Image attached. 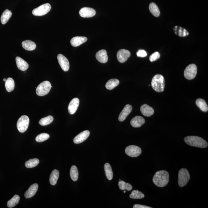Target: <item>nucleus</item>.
<instances>
[{"mask_svg": "<svg viewBox=\"0 0 208 208\" xmlns=\"http://www.w3.org/2000/svg\"><path fill=\"white\" fill-rule=\"evenodd\" d=\"M185 142L190 146L200 148H205L208 146L207 142L204 139L197 136H190L184 138Z\"/></svg>", "mask_w": 208, "mask_h": 208, "instance_id": "2", "label": "nucleus"}, {"mask_svg": "<svg viewBox=\"0 0 208 208\" xmlns=\"http://www.w3.org/2000/svg\"><path fill=\"white\" fill-rule=\"evenodd\" d=\"M119 187L122 191L127 190L128 191H130L132 189L133 187L130 183H126L123 181H119L118 183Z\"/></svg>", "mask_w": 208, "mask_h": 208, "instance_id": "34", "label": "nucleus"}, {"mask_svg": "<svg viewBox=\"0 0 208 208\" xmlns=\"http://www.w3.org/2000/svg\"><path fill=\"white\" fill-rule=\"evenodd\" d=\"M70 175L71 178L73 181H76L78 178V171L76 166H72L70 171Z\"/></svg>", "mask_w": 208, "mask_h": 208, "instance_id": "32", "label": "nucleus"}, {"mask_svg": "<svg viewBox=\"0 0 208 208\" xmlns=\"http://www.w3.org/2000/svg\"><path fill=\"white\" fill-rule=\"evenodd\" d=\"M169 175L165 170H160L156 172L153 178V181L156 186L163 187L168 183Z\"/></svg>", "mask_w": 208, "mask_h": 208, "instance_id": "1", "label": "nucleus"}, {"mask_svg": "<svg viewBox=\"0 0 208 208\" xmlns=\"http://www.w3.org/2000/svg\"><path fill=\"white\" fill-rule=\"evenodd\" d=\"M146 121L141 116H136L131 120L130 124L134 128H139L145 123Z\"/></svg>", "mask_w": 208, "mask_h": 208, "instance_id": "16", "label": "nucleus"}, {"mask_svg": "<svg viewBox=\"0 0 208 208\" xmlns=\"http://www.w3.org/2000/svg\"><path fill=\"white\" fill-rule=\"evenodd\" d=\"M57 58L61 68L64 72H67L69 69V63L68 59L62 54L58 55Z\"/></svg>", "mask_w": 208, "mask_h": 208, "instance_id": "10", "label": "nucleus"}, {"mask_svg": "<svg viewBox=\"0 0 208 208\" xmlns=\"http://www.w3.org/2000/svg\"><path fill=\"white\" fill-rule=\"evenodd\" d=\"M59 172L57 170H54L53 171L50 177L49 182L51 184L55 185L57 183L58 179L59 177Z\"/></svg>", "mask_w": 208, "mask_h": 208, "instance_id": "24", "label": "nucleus"}, {"mask_svg": "<svg viewBox=\"0 0 208 208\" xmlns=\"http://www.w3.org/2000/svg\"><path fill=\"white\" fill-rule=\"evenodd\" d=\"M96 57L97 60L102 63H105L108 60L107 53L104 49L98 51L96 53Z\"/></svg>", "mask_w": 208, "mask_h": 208, "instance_id": "17", "label": "nucleus"}, {"mask_svg": "<svg viewBox=\"0 0 208 208\" xmlns=\"http://www.w3.org/2000/svg\"><path fill=\"white\" fill-rule=\"evenodd\" d=\"M79 13L82 17L89 18L94 16L96 12L95 9L91 8L85 7L80 9Z\"/></svg>", "mask_w": 208, "mask_h": 208, "instance_id": "12", "label": "nucleus"}, {"mask_svg": "<svg viewBox=\"0 0 208 208\" xmlns=\"http://www.w3.org/2000/svg\"><path fill=\"white\" fill-rule=\"evenodd\" d=\"M5 87L8 92L12 91L15 88V83L13 79L11 78H8L5 82Z\"/></svg>", "mask_w": 208, "mask_h": 208, "instance_id": "29", "label": "nucleus"}, {"mask_svg": "<svg viewBox=\"0 0 208 208\" xmlns=\"http://www.w3.org/2000/svg\"><path fill=\"white\" fill-rule=\"evenodd\" d=\"M22 47L27 51H33L36 48V45L34 42L30 40H26L22 42Z\"/></svg>", "mask_w": 208, "mask_h": 208, "instance_id": "22", "label": "nucleus"}, {"mask_svg": "<svg viewBox=\"0 0 208 208\" xmlns=\"http://www.w3.org/2000/svg\"><path fill=\"white\" fill-rule=\"evenodd\" d=\"M90 132L88 130H85L79 134L74 138L73 142L75 144H80L86 140L90 136Z\"/></svg>", "mask_w": 208, "mask_h": 208, "instance_id": "13", "label": "nucleus"}, {"mask_svg": "<svg viewBox=\"0 0 208 208\" xmlns=\"http://www.w3.org/2000/svg\"><path fill=\"white\" fill-rule=\"evenodd\" d=\"M149 9L150 12L156 17L159 16L160 11L154 2H151L149 5Z\"/></svg>", "mask_w": 208, "mask_h": 208, "instance_id": "26", "label": "nucleus"}, {"mask_svg": "<svg viewBox=\"0 0 208 208\" xmlns=\"http://www.w3.org/2000/svg\"><path fill=\"white\" fill-rule=\"evenodd\" d=\"M54 120V118L52 116H48V117L43 118L41 119L39 121L40 125L43 126L47 125L51 123Z\"/></svg>", "mask_w": 208, "mask_h": 208, "instance_id": "36", "label": "nucleus"}, {"mask_svg": "<svg viewBox=\"0 0 208 208\" xmlns=\"http://www.w3.org/2000/svg\"><path fill=\"white\" fill-rule=\"evenodd\" d=\"M12 14V12L8 9H6L4 11L1 16V21L2 24V25H5L7 23L8 21L10 19Z\"/></svg>", "mask_w": 208, "mask_h": 208, "instance_id": "25", "label": "nucleus"}, {"mask_svg": "<svg viewBox=\"0 0 208 208\" xmlns=\"http://www.w3.org/2000/svg\"><path fill=\"white\" fill-rule=\"evenodd\" d=\"M140 111L143 115L147 117L152 116L154 112V109L146 104H143L141 106Z\"/></svg>", "mask_w": 208, "mask_h": 208, "instance_id": "18", "label": "nucleus"}, {"mask_svg": "<svg viewBox=\"0 0 208 208\" xmlns=\"http://www.w3.org/2000/svg\"><path fill=\"white\" fill-rule=\"evenodd\" d=\"M119 83H120V81L118 79H110L106 83V88L108 90H112L116 87L118 86Z\"/></svg>", "mask_w": 208, "mask_h": 208, "instance_id": "27", "label": "nucleus"}, {"mask_svg": "<svg viewBox=\"0 0 208 208\" xmlns=\"http://www.w3.org/2000/svg\"><path fill=\"white\" fill-rule=\"evenodd\" d=\"M51 5L49 3L42 5L33 10L32 13L35 16H42L47 14L51 9Z\"/></svg>", "mask_w": 208, "mask_h": 208, "instance_id": "8", "label": "nucleus"}, {"mask_svg": "<svg viewBox=\"0 0 208 208\" xmlns=\"http://www.w3.org/2000/svg\"><path fill=\"white\" fill-rule=\"evenodd\" d=\"M132 110V106L130 104H127L124 108L122 112L119 115L118 120L119 121L123 122L125 120L131 112Z\"/></svg>", "mask_w": 208, "mask_h": 208, "instance_id": "15", "label": "nucleus"}, {"mask_svg": "<svg viewBox=\"0 0 208 208\" xmlns=\"http://www.w3.org/2000/svg\"><path fill=\"white\" fill-rule=\"evenodd\" d=\"M39 163V160L38 159H31L25 162V166L27 168H32L36 167Z\"/></svg>", "mask_w": 208, "mask_h": 208, "instance_id": "35", "label": "nucleus"}, {"mask_svg": "<svg viewBox=\"0 0 208 208\" xmlns=\"http://www.w3.org/2000/svg\"><path fill=\"white\" fill-rule=\"evenodd\" d=\"M124 193H126V191H124Z\"/></svg>", "mask_w": 208, "mask_h": 208, "instance_id": "42", "label": "nucleus"}, {"mask_svg": "<svg viewBox=\"0 0 208 208\" xmlns=\"http://www.w3.org/2000/svg\"><path fill=\"white\" fill-rule=\"evenodd\" d=\"M6 80H7V79H6V78H5L4 79H3V81H4L6 82Z\"/></svg>", "mask_w": 208, "mask_h": 208, "instance_id": "41", "label": "nucleus"}, {"mask_svg": "<svg viewBox=\"0 0 208 208\" xmlns=\"http://www.w3.org/2000/svg\"><path fill=\"white\" fill-rule=\"evenodd\" d=\"M159 58H160L159 53L158 52H155L150 56L149 59L151 62H153V61L157 60V59Z\"/></svg>", "mask_w": 208, "mask_h": 208, "instance_id": "38", "label": "nucleus"}, {"mask_svg": "<svg viewBox=\"0 0 208 208\" xmlns=\"http://www.w3.org/2000/svg\"><path fill=\"white\" fill-rule=\"evenodd\" d=\"M173 30L175 34L180 37H185L189 35L188 32L185 29L179 26H175L174 27Z\"/></svg>", "mask_w": 208, "mask_h": 208, "instance_id": "28", "label": "nucleus"}, {"mask_svg": "<svg viewBox=\"0 0 208 208\" xmlns=\"http://www.w3.org/2000/svg\"><path fill=\"white\" fill-rule=\"evenodd\" d=\"M197 72V67L196 64H192L187 67L185 69L184 75L187 80H193L196 77Z\"/></svg>", "mask_w": 208, "mask_h": 208, "instance_id": "7", "label": "nucleus"}, {"mask_svg": "<svg viewBox=\"0 0 208 208\" xmlns=\"http://www.w3.org/2000/svg\"><path fill=\"white\" fill-rule=\"evenodd\" d=\"M196 104L198 107L202 112H207L208 110V106L207 103L204 100L201 98H198L196 100Z\"/></svg>", "mask_w": 208, "mask_h": 208, "instance_id": "23", "label": "nucleus"}, {"mask_svg": "<svg viewBox=\"0 0 208 208\" xmlns=\"http://www.w3.org/2000/svg\"><path fill=\"white\" fill-rule=\"evenodd\" d=\"M88 39L86 37L76 36L74 37L71 40V45L73 47H78L86 42Z\"/></svg>", "mask_w": 208, "mask_h": 208, "instance_id": "19", "label": "nucleus"}, {"mask_svg": "<svg viewBox=\"0 0 208 208\" xmlns=\"http://www.w3.org/2000/svg\"><path fill=\"white\" fill-rule=\"evenodd\" d=\"M125 152L127 155L130 157H136L141 154V150L138 146L132 145L126 148Z\"/></svg>", "mask_w": 208, "mask_h": 208, "instance_id": "9", "label": "nucleus"}, {"mask_svg": "<svg viewBox=\"0 0 208 208\" xmlns=\"http://www.w3.org/2000/svg\"><path fill=\"white\" fill-rule=\"evenodd\" d=\"M104 169L106 177L109 180H112L113 177V172L110 164L109 163L105 164Z\"/></svg>", "mask_w": 208, "mask_h": 208, "instance_id": "30", "label": "nucleus"}, {"mask_svg": "<svg viewBox=\"0 0 208 208\" xmlns=\"http://www.w3.org/2000/svg\"><path fill=\"white\" fill-rule=\"evenodd\" d=\"M80 104V100L78 98H73L70 101L68 107V111L69 114H73L76 112Z\"/></svg>", "mask_w": 208, "mask_h": 208, "instance_id": "14", "label": "nucleus"}, {"mask_svg": "<svg viewBox=\"0 0 208 208\" xmlns=\"http://www.w3.org/2000/svg\"><path fill=\"white\" fill-rule=\"evenodd\" d=\"M49 138V135L48 133H43L40 134L36 136L35 140L38 142H42L46 141Z\"/></svg>", "mask_w": 208, "mask_h": 208, "instance_id": "37", "label": "nucleus"}, {"mask_svg": "<svg viewBox=\"0 0 208 208\" xmlns=\"http://www.w3.org/2000/svg\"><path fill=\"white\" fill-rule=\"evenodd\" d=\"M38 184L35 183L32 185L29 188L27 191L25 193V197L27 199L31 198L34 196L38 191Z\"/></svg>", "mask_w": 208, "mask_h": 208, "instance_id": "20", "label": "nucleus"}, {"mask_svg": "<svg viewBox=\"0 0 208 208\" xmlns=\"http://www.w3.org/2000/svg\"><path fill=\"white\" fill-rule=\"evenodd\" d=\"M131 56L129 51L125 49H120L117 53V58L119 62L124 63L126 62Z\"/></svg>", "mask_w": 208, "mask_h": 208, "instance_id": "11", "label": "nucleus"}, {"mask_svg": "<svg viewBox=\"0 0 208 208\" xmlns=\"http://www.w3.org/2000/svg\"><path fill=\"white\" fill-rule=\"evenodd\" d=\"M30 123V119L26 115L21 116L17 122V127L20 133H23L27 130Z\"/></svg>", "mask_w": 208, "mask_h": 208, "instance_id": "6", "label": "nucleus"}, {"mask_svg": "<svg viewBox=\"0 0 208 208\" xmlns=\"http://www.w3.org/2000/svg\"><path fill=\"white\" fill-rule=\"evenodd\" d=\"M137 56L139 57H145L147 56V53L144 50H139L136 53Z\"/></svg>", "mask_w": 208, "mask_h": 208, "instance_id": "39", "label": "nucleus"}, {"mask_svg": "<svg viewBox=\"0 0 208 208\" xmlns=\"http://www.w3.org/2000/svg\"><path fill=\"white\" fill-rule=\"evenodd\" d=\"M120 180H121V179H119V181H120Z\"/></svg>", "mask_w": 208, "mask_h": 208, "instance_id": "43", "label": "nucleus"}, {"mask_svg": "<svg viewBox=\"0 0 208 208\" xmlns=\"http://www.w3.org/2000/svg\"><path fill=\"white\" fill-rule=\"evenodd\" d=\"M20 199V196L17 195H15L12 199L8 201L7 203V207L10 208L15 207L18 204Z\"/></svg>", "mask_w": 208, "mask_h": 208, "instance_id": "31", "label": "nucleus"}, {"mask_svg": "<svg viewBox=\"0 0 208 208\" xmlns=\"http://www.w3.org/2000/svg\"><path fill=\"white\" fill-rule=\"evenodd\" d=\"M151 85L155 91L157 92H162L164 91L165 86V81L164 76L161 75L154 76L152 78Z\"/></svg>", "mask_w": 208, "mask_h": 208, "instance_id": "3", "label": "nucleus"}, {"mask_svg": "<svg viewBox=\"0 0 208 208\" xmlns=\"http://www.w3.org/2000/svg\"><path fill=\"white\" fill-rule=\"evenodd\" d=\"M133 208H151L150 207H148V206L141 205L140 204H135L133 206Z\"/></svg>", "mask_w": 208, "mask_h": 208, "instance_id": "40", "label": "nucleus"}, {"mask_svg": "<svg viewBox=\"0 0 208 208\" xmlns=\"http://www.w3.org/2000/svg\"><path fill=\"white\" fill-rule=\"evenodd\" d=\"M17 66L19 69L22 71H25L29 67V64L23 59L19 57H17L16 58Z\"/></svg>", "mask_w": 208, "mask_h": 208, "instance_id": "21", "label": "nucleus"}, {"mask_svg": "<svg viewBox=\"0 0 208 208\" xmlns=\"http://www.w3.org/2000/svg\"><path fill=\"white\" fill-rule=\"evenodd\" d=\"M190 174L185 169H180L178 172V184L179 186L183 187L187 185L190 180Z\"/></svg>", "mask_w": 208, "mask_h": 208, "instance_id": "5", "label": "nucleus"}, {"mask_svg": "<svg viewBox=\"0 0 208 208\" xmlns=\"http://www.w3.org/2000/svg\"><path fill=\"white\" fill-rule=\"evenodd\" d=\"M51 85L50 82L46 81L42 82L36 90V94L39 96H44L47 95L51 89Z\"/></svg>", "mask_w": 208, "mask_h": 208, "instance_id": "4", "label": "nucleus"}, {"mask_svg": "<svg viewBox=\"0 0 208 208\" xmlns=\"http://www.w3.org/2000/svg\"><path fill=\"white\" fill-rule=\"evenodd\" d=\"M130 197L134 199H142L144 198L145 195L141 192L138 190H134L130 195Z\"/></svg>", "mask_w": 208, "mask_h": 208, "instance_id": "33", "label": "nucleus"}]
</instances>
